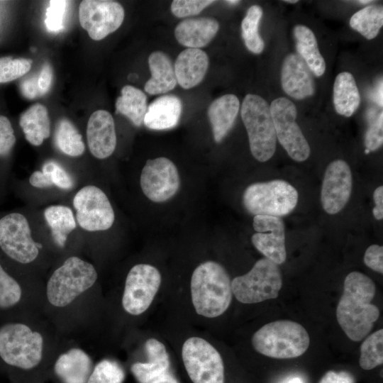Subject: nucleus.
Listing matches in <instances>:
<instances>
[{"label":"nucleus","mask_w":383,"mask_h":383,"mask_svg":"<svg viewBox=\"0 0 383 383\" xmlns=\"http://www.w3.org/2000/svg\"><path fill=\"white\" fill-rule=\"evenodd\" d=\"M218 29L219 23L214 18H187L178 23L174 29V35L181 45L199 49L210 43Z\"/></svg>","instance_id":"obj_24"},{"label":"nucleus","mask_w":383,"mask_h":383,"mask_svg":"<svg viewBox=\"0 0 383 383\" xmlns=\"http://www.w3.org/2000/svg\"><path fill=\"white\" fill-rule=\"evenodd\" d=\"M383 329L370 335L360 348L359 364L362 369L370 370L383 362Z\"/></svg>","instance_id":"obj_37"},{"label":"nucleus","mask_w":383,"mask_h":383,"mask_svg":"<svg viewBox=\"0 0 383 383\" xmlns=\"http://www.w3.org/2000/svg\"><path fill=\"white\" fill-rule=\"evenodd\" d=\"M252 344L257 352L267 357L289 359L299 357L306 351L310 338L301 324L279 320L257 330L252 335Z\"/></svg>","instance_id":"obj_6"},{"label":"nucleus","mask_w":383,"mask_h":383,"mask_svg":"<svg viewBox=\"0 0 383 383\" xmlns=\"http://www.w3.org/2000/svg\"><path fill=\"white\" fill-rule=\"evenodd\" d=\"M180 183L177 167L165 157L148 160L140 173V188L153 202H164L172 198L179 191Z\"/></svg>","instance_id":"obj_15"},{"label":"nucleus","mask_w":383,"mask_h":383,"mask_svg":"<svg viewBox=\"0 0 383 383\" xmlns=\"http://www.w3.org/2000/svg\"><path fill=\"white\" fill-rule=\"evenodd\" d=\"M360 102V93L353 74L343 72L337 75L333 85V104L335 111L351 116Z\"/></svg>","instance_id":"obj_32"},{"label":"nucleus","mask_w":383,"mask_h":383,"mask_svg":"<svg viewBox=\"0 0 383 383\" xmlns=\"http://www.w3.org/2000/svg\"><path fill=\"white\" fill-rule=\"evenodd\" d=\"M19 125L26 140L34 146H40L50 135V120L47 108L37 103L23 112Z\"/></svg>","instance_id":"obj_29"},{"label":"nucleus","mask_w":383,"mask_h":383,"mask_svg":"<svg viewBox=\"0 0 383 383\" xmlns=\"http://www.w3.org/2000/svg\"><path fill=\"white\" fill-rule=\"evenodd\" d=\"M16 142L15 132L7 117L0 115V159H6Z\"/></svg>","instance_id":"obj_43"},{"label":"nucleus","mask_w":383,"mask_h":383,"mask_svg":"<svg viewBox=\"0 0 383 383\" xmlns=\"http://www.w3.org/2000/svg\"><path fill=\"white\" fill-rule=\"evenodd\" d=\"M49 2L46 10L45 26L50 32H58L64 27L63 19L68 1L55 0Z\"/></svg>","instance_id":"obj_40"},{"label":"nucleus","mask_w":383,"mask_h":383,"mask_svg":"<svg viewBox=\"0 0 383 383\" xmlns=\"http://www.w3.org/2000/svg\"><path fill=\"white\" fill-rule=\"evenodd\" d=\"M31 64L29 59L0 57V83L9 82L23 76L30 70Z\"/></svg>","instance_id":"obj_39"},{"label":"nucleus","mask_w":383,"mask_h":383,"mask_svg":"<svg viewBox=\"0 0 383 383\" xmlns=\"http://www.w3.org/2000/svg\"><path fill=\"white\" fill-rule=\"evenodd\" d=\"M373 199L375 204L372 210L374 217L377 220L383 218V187H378L373 193Z\"/></svg>","instance_id":"obj_48"},{"label":"nucleus","mask_w":383,"mask_h":383,"mask_svg":"<svg viewBox=\"0 0 383 383\" xmlns=\"http://www.w3.org/2000/svg\"><path fill=\"white\" fill-rule=\"evenodd\" d=\"M281 82L283 90L291 97L303 99L314 93V82L311 72L304 60L291 53L284 60Z\"/></svg>","instance_id":"obj_21"},{"label":"nucleus","mask_w":383,"mask_h":383,"mask_svg":"<svg viewBox=\"0 0 383 383\" xmlns=\"http://www.w3.org/2000/svg\"><path fill=\"white\" fill-rule=\"evenodd\" d=\"M353 187L350 168L343 160L331 162L327 167L321 192L324 211L333 215L340 211L350 199Z\"/></svg>","instance_id":"obj_18"},{"label":"nucleus","mask_w":383,"mask_h":383,"mask_svg":"<svg viewBox=\"0 0 383 383\" xmlns=\"http://www.w3.org/2000/svg\"><path fill=\"white\" fill-rule=\"evenodd\" d=\"M145 349L148 361L134 362L131 366V372L138 383H150L168 372L170 365L165 346L159 340L148 339L145 343Z\"/></svg>","instance_id":"obj_25"},{"label":"nucleus","mask_w":383,"mask_h":383,"mask_svg":"<svg viewBox=\"0 0 383 383\" xmlns=\"http://www.w3.org/2000/svg\"><path fill=\"white\" fill-rule=\"evenodd\" d=\"M89 152L96 159L109 157L116 147L114 120L106 110H97L90 116L86 129Z\"/></svg>","instance_id":"obj_20"},{"label":"nucleus","mask_w":383,"mask_h":383,"mask_svg":"<svg viewBox=\"0 0 383 383\" xmlns=\"http://www.w3.org/2000/svg\"><path fill=\"white\" fill-rule=\"evenodd\" d=\"M284 1L287 2V3H291V4H296V2H298L297 0H284Z\"/></svg>","instance_id":"obj_55"},{"label":"nucleus","mask_w":383,"mask_h":383,"mask_svg":"<svg viewBox=\"0 0 383 383\" xmlns=\"http://www.w3.org/2000/svg\"><path fill=\"white\" fill-rule=\"evenodd\" d=\"M151 77L145 84V91L152 95L165 94L177 85L174 65L169 56L163 52L155 51L148 57Z\"/></svg>","instance_id":"obj_28"},{"label":"nucleus","mask_w":383,"mask_h":383,"mask_svg":"<svg viewBox=\"0 0 383 383\" xmlns=\"http://www.w3.org/2000/svg\"><path fill=\"white\" fill-rule=\"evenodd\" d=\"M372 1H370V0H360L358 1L357 2L361 4H369L370 2H372Z\"/></svg>","instance_id":"obj_54"},{"label":"nucleus","mask_w":383,"mask_h":383,"mask_svg":"<svg viewBox=\"0 0 383 383\" xmlns=\"http://www.w3.org/2000/svg\"><path fill=\"white\" fill-rule=\"evenodd\" d=\"M72 206L77 223L88 233L105 231L115 221V213L106 193L94 184L79 189L72 198Z\"/></svg>","instance_id":"obj_11"},{"label":"nucleus","mask_w":383,"mask_h":383,"mask_svg":"<svg viewBox=\"0 0 383 383\" xmlns=\"http://www.w3.org/2000/svg\"><path fill=\"white\" fill-rule=\"evenodd\" d=\"M383 25V9L379 6H369L355 13L350 20V26L365 38L372 40L379 33Z\"/></svg>","instance_id":"obj_35"},{"label":"nucleus","mask_w":383,"mask_h":383,"mask_svg":"<svg viewBox=\"0 0 383 383\" xmlns=\"http://www.w3.org/2000/svg\"><path fill=\"white\" fill-rule=\"evenodd\" d=\"M299 194L289 182L274 179L250 184L243 194L245 210L252 215L281 217L296 207Z\"/></svg>","instance_id":"obj_9"},{"label":"nucleus","mask_w":383,"mask_h":383,"mask_svg":"<svg viewBox=\"0 0 383 383\" xmlns=\"http://www.w3.org/2000/svg\"><path fill=\"white\" fill-rule=\"evenodd\" d=\"M94 365L89 353L79 346L57 348L50 365L47 379L54 383H86Z\"/></svg>","instance_id":"obj_17"},{"label":"nucleus","mask_w":383,"mask_h":383,"mask_svg":"<svg viewBox=\"0 0 383 383\" xmlns=\"http://www.w3.org/2000/svg\"><path fill=\"white\" fill-rule=\"evenodd\" d=\"M161 284L159 270L148 264H137L128 271L121 298L123 310L132 316L144 313L150 306Z\"/></svg>","instance_id":"obj_14"},{"label":"nucleus","mask_w":383,"mask_h":383,"mask_svg":"<svg viewBox=\"0 0 383 383\" xmlns=\"http://www.w3.org/2000/svg\"><path fill=\"white\" fill-rule=\"evenodd\" d=\"M207 54L198 48H187L177 56L174 73L177 83L188 89L199 84L204 78L209 67Z\"/></svg>","instance_id":"obj_22"},{"label":"nucleus","mask_w":383,"mask_h":383,"mask_svg":"<svg viewBox=\"0 0 383 383\" xmlns=\"http://www.w3.org/2000/svg\"><path fill=\"white\" fill-rule=\"evenodd\" d=\"M365 152L366 154H367V153L370 152V151H369L368 150L366 149L365 151Z\"/></svg>","instance_id":"obj_56"},{"label":"nucleus","mask_w":383,"mask_h":383,"mask_svg":"<svg viewBox=\"0 0 383 383\" xmlns=\"http://www.w3.org/2000/svg\"><path fill=\"white\" fill-rule=\"evenodd\" d=\"M318 383H355L353 376L346 372L328 371L321 379Z\"/></svg>","instance_id":"obj_47"},{"label":"nucleus","mask_w":383,"mask_h":383,"mask_svg":"<svg viewBox=\"0 0 383 383\" xmlns=\"http://www.w3.org/2000/svg\"><path fill=\"white\" fill-rule=\"evenodd\" d=\"M52 79V68L48 62H45L38 77V84L41 96L50 90Z\"/></svg>","instance_id":"obj_45"},{"label":"nucleus","mask_w":383,"mask_h":383,"mask_svg":"<svg viewBox=\"0 0 383 383\" xmlns=\"http://www.w3.org/2000/svg\"><path fill=\"white\" fill-rule=\"evenodd\" d=\"M240 1H237V0H228V1H226V3H227L228 4H230V5H235L237 4H238Z\"/></svg>","instance_id":"obj_52"},{"label":"nucleus","mask_w":383,"mask_h":383,"mask_svg":"<svg viewBox=\"0 0 383 383\" xmlns=\"http://www.w3.org/2000/svg\"><path fill=\"white\" fill-rule=\"evenodd\" d=\"M182 113L181 100L165 94L155 99L147 109L143 123L151 130H167L179 123Z\"/></svg>","instance_id":"obj_27"},{"label":"nucleus","mask_w":383,"mask_h":383,"mask_svg":"<svg viewBox=\"0 0 383 383\" xmlns=\"http://www.w3.org/2000/svg\"><path fill=\"white\" fill-rule=\"evenodd\" d=\"M48 250L33 235L29 216L16 209L0 213V255L14 267L35 274L45 267Z\"/></svg>","instance_id":"obj_3"},{"label":"nucleus","mask_w":383,"mask_h":383,"mask_svg":"<svg viewBox=\"0 0 383 383\" xmlns=\"http://www.w3.org/2000/svg\"><path fill=\"white\" fill-rule=\"evenodd\" d=\"M214 2L213 0H174L171 4V11L177 18L188 17L199 13Z\"/></svg>","instance_id":"obj_41"},{"label":"nucleus","mask_w":383,"mask_h":383,"mask_svg":"<svg viewBox=\"0 0 383 383\" xmlns=\"http://www.w3.org/2000/svg\"><path fill=\"white\" fill-rule=\"evenodd\" d=\"M150 383H179L176 377L169 371L161 374Z\"/></svg>","instance_id":"obj_50"},{"label":"nucleus","mask_w":383,"mask_h":383,"mask_svg":"<svg viewBox=\"0 0 383 383\" xmlns=\"http://www.w3.org/2000/svg\"><path fill=\"white\" fill-rule=\"evenodd\" d=\"M38 75L29 76L23 79L20 84L21 94L28 99L41 96L38 84Z\"/></svg>","instance_id":"obj_46"},{"label":"nucleus","mask_w":383,"mask_h":383,"mask_svg":"<svg viewBox=\"0 0 383 383\" xmlns=\"http://www.w3.org/2000/svg\"><path fill=\"white\" fill-rule=\"evenodd\" d=\"M30 277L0 255V311H18L24 316L42 313L43 284L31 282Z\"/></svg>","instance_id":"obj_7"},{"label":"nucleus","mask_w":383,"mask_h":383,"mask_svg":"<svg viewBox=\"0 0 383 383\" xmlns=\"http://www.w3.org/2000/svg\"><path fill=\"white\" fill-rule=\"evenodd\" d=\"M262 16V9L258 5L250 6L242 21V37L248 50L254 54L261 53L265 43L259 31V23Z\"/></svg>","instance_id":"obj_36"},{"label":"nucleus","mask_w":383,"mask_h":383,"mask_svg":"<svg viewBox=\"0 0 383 383\" xmlns=\"http://www.w3.org/2000/svg\"><path fill=\"white\" fill-rule=\"evenodd\" d=\"M252 226L256 231L251 238L255 248L274 263L284 262L287 253L283 220L277 216L257 215L253 218Z\"/></svg>","instance_id":"obj_19"},{"label":"nucleus","mask_w":383,"mask_h":383,"mask_svg":"<svg viewBox=\"0 0 383 383\" xmlns=\"http://www.w3.org/2000/svg\"><path fill=\"white\" fill-rule=\"evenodd\" d=\"M43 216L54 246L65 249L77 228L74 212L67 205L51 204L44 209Z\"/></svg>","instance_id":"obj_23"},{"label":"nucleus","mask_w":383,"mask_h":383,"mask_svg":"<svg viewBox=\"0 0 383 383\" xmlns=\"http://www.w3.org/2000/svg\"><path fill=\"white\" fill-rule=\"evenodd\" d=\"M190 286L192 304L198 314L214 318L229 307L233 296L231 281L219 263L206 261L197 266Z\"/></svg>","instance_id":"obj_5"},{"label":"nucleus","mask_w":383,"mask_h":383,"mask_svg":"<svg viewBox=\"0 0 383 383\" xmlns=\"http://www.w3.org/2000/svg\"><path fill=\"white\" fill-rule=\"evenodd\" d=\"M239 109V99L232 94L223 95L211 103L208 117L216 143H221L231 130Z\"/></svg>","instance_id":"obj_26"},{"label":"nucleus","mask_w":383,"mask_h":383,"mask_svg":"<svg viewBox=\"0 0 383 383\" xmlns=\"http://www.w3.org/2000/svg\"><path fill=\"white\" fill-rule=\"evenodd\" d=\"M282 287L277 264L264 257L258 260L246 274L231 282L233 294L243 304H255L276 299Z\"/></svg>","instance_id":"obj_10"},{"label":"nucleus","mask_w":383,"mask_h":383,"mask_svg":"<svg viewBox=\"0 0 383 383\" xmlns=\"http://www.w3.org/2000/svg\"><path fill=\"white\" fill-rule=\"evenodd\" d=\"M240 113L252 156L259 162L269 160L275 152L277 137L267 102L259 95L248 94Z\"/></svg>","instance_id":"obj_8"},{"label":"nucleus","mask_w":383,"mask_h":383,"mask_svg":"<svg viewBox=\"0 0 383 383\" xmlns=\"http://www.w3.org/2000/svg\"><path fill=\"white\" fill-rule=\"evenodd\" d=\"M38 316L18 317L0 325V360L17 383H45L57 348L55 334Z\"/></svg>","instance_id":"obj_1"},{"label":"nucleus","mask_w":383,"mask_h":383,"mask_svg":"<svg viewBox=\"0 0 383 383\" xmlns=\"http://www.w3.org/2000/svg\"><path fill=\"white\" fill-rule=\"evenodd\" d=\"M8 170L0 167V204L2 202L6 192L9 181Z\"/></svg>","instance_id":"obj_49"},{"label":"nucleus","mask_w":383,"mask_h":383,"mask_svg":"<svg viewBox=\"0 0 383 383\" xmlns=\"http://www.w3.org/2000/svg\"><path fill=\"white\" fill-rule=\"evenodd\" d=\"M182 357L193 383H225L223 359L206 340L198 337L188 338L182 346Z\"/></svg>","instance_id":"obj_12"},{"label":"nucleus","mask_w":383,"mask_h":383,"mask_svg":"<svg viewBox=\"0 0 383 383\" xmlns=\"http://www.w3.org/2000/svg\"><path fill=\"white\" fill-rule=\"evenodd\" d=\"M296 50L304 60L311 72L316 77L322 76L326 70V63L319 52L316 38L313 31L306 26L296 25L294 28Z\"/></svg>","instance_id":"obj_31"},{"label":"nucleus","mask_w":383,"mask_h":383,"mask_svg":"<svg viewBox=\"0 0 383 383\" xmlns=\"http://www.w3.org/2000/svg\"><path fill=\"white\" fill-rule=\"evenodd\" d=\"M287 383H302V382L299 378H294L289 381Z\"/></svg>","instance_id":"obj_53"},{"label":"nucleus","mask_w":383,"mask_h":383,"mask_svg":"<svg viewBox=\"0 0 383 383\" xmlns=\"http://www.w3.org/2000/svg\"><path fill=\"white\" fill-rule=\"evenodd\" d=\"M375 292L374 282L362 272L354 271L345 278L336 318L344 333L353 341H360L366 337L379 317L378 307L370 303Z\"/></svg>","instance_id":"obj_4"},{"label":"nucleus","mask_w":383,"mask_h":383,"mask_svg":"<svg viewBox=\"0 0 383 383\" xmlns=\"http://www.w3.org/2000/svg\"><path fill=\"white\" fill-rule=\"evenodd\" d=\"M383 143V112L370 122L365 135V145L369 151H375L379 149Z\"/></svg>","instance_id":"obj_42"},{"label":"nucleus","mask_w":383,"mask_h":383,"mask_svg":"<svg viewBox=\"0 0 383 383\" xmlns=\"http://www.w3.org/2000/svg\"><path fill=\"white\" fill-rule=\"evenodd\" d=\"M382 79H381L379 83L377 84L376 87L374 89L372 92V99L379 106L382 107Z\"/></svg>","instance_id":"obj_51"},{"label":"nucleus","mask_w":383,"mask_h":383,"mask_svg":"<svg viewBox=\"0 0 383 383\" xmlns=\"http://www.w3.org/2000/svg\"><path fill=\"white\" fill-rule=\"evenodd\" d=\"M365 264L372 270L383 273V247L372 245L367 248L364 255Z\"/></svg>","instance_id":"obj_44"},{"label":"nucleus","mask_w":383,"mask_h":383,"mask_svg":"<svg viewBox=\"0 0 383 383\" xmlns=\"http://www.w3.org/2000/svg\"><path fill=\"white\" fill-rule=\"evenodd\" d=\"M126 372L117 361L104 358L94 363L86 383H123Z\"/></svg>","instance_id":"obj_38"},{"label":"nucleus","mask_w":383,"mask_h":383,"mask_svg":"<svg viewBox=\"0 0 383 383\" xmlns=\"http://www.w3.org/2000/svg\"><path fill=\"white\" fill-rule=\"evenodd\" d=\"M99 278L95 266L77 255L65 257L49 273L42 287L41 311L55 324L80 304L89 300V294Z\"/></svg>","instance_id":"obj_2"},{"label":"nucleus","mask_w":383,"mask_h":383,"mask_svg":"<svg viewBox=\"0 0 383 383\" xmlns=\"http://www.w3.org/2000/svg\"><path fill=\"white\" fill-rule=\"evenodd\" d=\"M276 137L295 161L303 162L310 155V146L296 122V108L285 97L273 100L270 106Z\"/></svg>","instance_id":"obj_13"},{"label":"nucleus","mask_w":383,"mask_h":383,"mask_svg":"<svg viewBox=\"0 0 383 383\" xmlns=\"http://www.w3.org/2000/svg\"><path fill=\"white\" fill-rule=\"evenodd\" d=\"M124 16L123 6L115 1L84 0L79 6L80 25L94 40H101L116 31Z\"/></svg>","instance_id":"obj_16"},{"label":"nucleus","mask_w":383,"mask_h":383,"mask_svg":"<svg viewBox=\"0 0 383 383\" xmlns=\"http://www.w3.org/2000/svg\"><path fill=\"white\" fill-rule=\"evenodd\" d=\"M28 182L37 189L56 188L62 191H70L75 182L72 175L59 162L55 160L45 162L40 170L33 172Z\"/></svg>","instance_id":"obj_30"},{"label":"nucleus","mask_w":383,"mask_h":383,"mask_svg":"<svg viewBox=\"0 0 383 383\" xmlns=\"http://www.w3.org/2000/svg\"><path fill=\"white\" fill-rule=\"evenodd\" d=\"M121 94L116 101V113L126 116L135 126H140L148 109L146 95L131 85L124 86Z\"/></svg>","instance_id":"obj_33"},{"label":"nucleus","mask_w":383,"mask_h":383,"mask_svg":"<svg viewBox=\"0 0 383 383\" xmlns=\"http://www.w3.org/2000/svg\"><path fill=\"white\" fill-rule=\"evenodd\" d=\"M54 140L58 150L67 156L77 157L85 152V144L76 126L67 118H61L56 124Z\"/></svg>","instance_id":"obj_34"}]
</instances>
